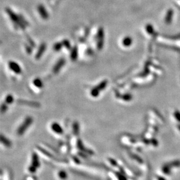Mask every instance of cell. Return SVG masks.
Here are the masks:
<instances>
[{
	"instance_id": "obj_5",
	"label": "cell",
	"mask_w": 180,
	"mask_h": 180,
	"mask_svg": "<svg viewBox=\"0 0 180 180\" xmlns=\"http://www.w3.org/2000/svg\"><path fill=\"white\" fill-rule=\"evenodd\" d=\"M125 41H124V43H125V44L126 45V46H127V45H129V44H131V39H125Z\"/></svg>"
},
{
	"instance_id": "obj_3",
	"label": "cell",
	"mask_w": 180,
	"mask_h": 180,
	"mask_svg": "<svg viewBox=\"0 0 180 180\" xmlns=\"http://www.w3.org/2000/svg\"><path fill=\"white\" fill-rule=\"evenodd\" d=\"M0 142L5 146H6V147H10L11 145H12V143H11L10 140H8V138L2 135H0Z\"/></svg>"
},
{
	"instance_id": "obj_2",
	"label": "cell",
	"mask_w": 180,
	"mask_h": 180,
	"mask_svg": "<svg viewBox=\"0 0 180 180\" xmlns=\"http://www.w3.org/2000/svg\"><path fill=\"white\" fill-rule=\"evenodd\" d=\"M51 129L55 133L57 134H61L63 132V129L62 128L61 126L57 122H54L52 124Z\"/></svg>"
},
{
	"instance_id": "obj_4",
	"label": "cell",
	"mask_w": 180,
	"mask_h": 180,
	"mask_svg": "<svg viewBox=\"0 0 180 180\" xmlns=\"http://www.w3.org/2000/svg\"><path fill=\"white\" fill-rule=\"evenodd\" d=\"M13 97L11 95H8V96L6 97V99H5V102H6L8 104H11L13 102Z\"/></svg>"
},
{
	"instance_id": "obj_1",
	"label": "cell",
	"mask_w": 180,
	"mask_h": 180,
	"mask_svg": "<svg viewBox=\"0 0 180 180\" xmlns=\"http://www.w3.org/2000/svg\"><path fill=\"white\" fill-rule=\"evenodd\" d=\"M33 122V119L30 117H27L24 121L22 123L21 126L18 129L17 134L18 135H22L26 131L27 129L30 127V126Z\"/></svg>"
}]
</instances>
